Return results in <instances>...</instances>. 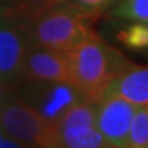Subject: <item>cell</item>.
Returning <instances> with one entry per match:
<instances>
[{
	"instance_id": "2",
	"label": "cell",
	"mask_w": 148,
	"mask_h": 148,
	"mask_svg": "<svg viewBox=\"0 0 148 148\" xmlns=\"http://www.w3.org/2000/svg\"><path fill=\"white\" fill-rule=\"evenodd\" d=\"M97 14L69 0L53 5L25 23L30 47L69 52L93 32L92 23Z\"/></svg>"
},
{
	"instance_id": "16",
	"label": "cell",
	"mask_w": 148,
	"mask_h": 148,
	"mask_svg": "<svg viewBox=\"0 0 148 148\" xmlns=\"http://www.w3.org/2000/svg\"><path fill=\"white\" fill-rule=\"evenodd\" d=\"M23 147L21 143H18L12 137L7 136L4 132H0V148H19Z\"/></svg>"
},
{
	"instance_id": "6",
	"label": "cell",
	"mask_w": 148,
	"mask_h": 148,
	"mask_svg": "<svg viewBox=\"0 0 148 148\" xmlns=\"http://www.w3.org/2000/svg\"><path fill=\"white\" fill-rule=\"evenodd\" d=\"M137 106L119 96H103L97 103L96 126L107 147H127L130 123Z\"/></svg>"
},
{
	"instance_id": "11",
	"label": "cell",
	"mask_w": 148,
	"mask_h": 148,
	"mask_svg": "<svg viewBox=\"0 0 148 148\" xmlns=\"http://www.w3.org/2000/svg\"><path fill=\"white\" fill-rule=\"evenodd\" d=\"M129 148H145L148 147V104L138 106L134 111L130 132L127 138Z\"/></svg>"
},
{
	"instance_id": "15",
	"label": "cell",
	"mask_w": 148,
	"mask_h": 148,
	"mask_svg": "<svg viewBox=\"0 0 148 148\" xmlns=\"http://www.w3.org/2000/svg\"><path fill=\"white\" fill-rule=\"evenodd\" d=\"M69 1H73V3L81 5V7H85L88 10L100 12L103 8H106L107 5L112 4L115 0H69Z\"/></svg>"
},
{
	"instance_id": "5",
	"label": "cell",
	"mask_w": 148,
	"mask_h": 148,
	"mask_svg": "<svg viewBox=\"0 0 148 148\" xmlns=\"http://www.w3.org/2000/svg\"><path fill=\"white\" fill-rule=\"evenodd\" d=\"M29 48L26 25L18 19L0 15V78L19 84Z\"/></svg>"
},
{
	"instance_id": "1",
	"label": "cell",
	"mask_w": 148,
	"mask_h": 148,
	"mask_svg": "<svg viewBox=\"0 0 148 148\" xmlns=\"http://www.w3.org/2000/svg\"><path fill=\"white\" fill-rule=\"evenodd\" d=\"M67 55L71 82L85 100L92 103H99L111 81L130 64L121 51L95 32L85 37Z\"/></svg>"
},
{
	"instance_id": "4",
	"label": "cell",
	"mask_w": 148,
	"mask_h": 148,
	"mask_svg": "<svg viewBox=\"0 0 148 148\" xmlns=\"http://www.w3.org/2000/svg\"><path fill=\"white\" fill-rule=\"evenodd\" d=\"M16 95L55 123L70 107L84 99L71 82L59 81H22L16 85Z\"/></svg>"
},
{
	"instance_id": "10",
	"label": "cell",
	"mask_w": 148,
	"mask_h": 148,
	"mask_svg": "<svg viewBox=\"0 0 148 148\" xmlns=\"http://www.w3.org/2000/svg\"><path fill=\"white\" fill-rule=\"evenodd\" d=\"M66 0H0V15L26 23L33 16Z\"/></svg>"
},
{
	"instance_id": "14",
	"label": "cell",
	"mask_w": 148,
	"mask_h": 148,
	"mask_svg": "<svg viewBox=\"0 0 148 148\" xmlns=\"http://www.w3.org/2000/svg\"><path fill=\"white\" fill-rule=\"evenodd\" d=\"M16 85L4 78H0V108L4 106L7 100L16 93Z\"/></svg>"
},
{
	"instance_id": "3",
	"label": "cell",
	"mask_w": 148,
	"mask_h": 148,
	"mask_svg": "<svg viewBox=\"0 0 148 148\" xmlns=\"http://www.w3.org/2000/svg\"><path fill=\"white\" fill-rule=\"evenodd\" d=\"M3 132L23 147H58V126L14 95L0 108Z\"/></svg>"
},
{
	"instance_id": "12",
	"label": "cell",
	"mask_w": 148,
	"mask_h": 148,
	"mask_svg": "<svg viewBox=\"0 0 148 148\" xmlns=\"http://www.w3.org/2000/svg\"><path fill=\"white\" fill-rule=\"evenodd\" d=\"M118 40L132 49L148 48V21H137L118 33Z\"/></svg>"
},
{
	"instance_id": "7",
	"label": "cell",
	"mask_w": 148,
	"mask_h": 148,
	"mask_svg": "<svg viewBox=\"0 0 148 148\" xmlns=\"http://www.w3.org/2000/svg\"><path fill=\"white\" fill-rule=\"evenodd\" d=\"M22 81L71 82L67 52L45 47H30L22 67L19 82Z\"/></svg>"
},
{
	"instance_id": "13",
	"label": "cell",
	"mask_w": 148,
	"mask_h": 148,
	"mask_svg": "<svg viewBox=\"0 0 148 148\" xmlns=\"http://www.w3.org/2000/svg\"><path fill=\"white\" fill-rule=\"evenodd\" d=\"M114 15L130 22L148 21V0H122Z\"/></svg>"
},
{
	"instance_id": "17",
	"label": "cell",
	"mask_w": 148,
	"mask_h": 148,
	"mask_svg": "<svg viewBox=\"0 0 148 148\" xmlns=\"http://www.w3.org/2000/svg\"><path fill=\"white\" fill-rule=\"evenodd\" d=\"M0 132H3V129H1V125H0Z\"/></svg>"
},
{
	"instance_id": "8",
	"label": "cell",
	"mask_w": 148,
	"mask_h": 148,
	"mask_svg": "<svg viewBox=\"0 0 148 148\" xmlns=\"http://www.w3.org/2000/svg\"><path fill=\"white\" fill-rule=\"evenodd\" d=\"M104 96H119L134 106L148 104V67L129 64L107 86Z\"/></svg>"
},
{
	"instance_id": "9",
	"label": "cell",
	"mask_w": 148,
	"mask_h": 148,
	"mask_svg": "<svg viewBox=\"0 0 148 148\" xmlns=\"http://www.w3.org/2000/svg\"><path fill=\"white\" fill-rule=\"evenodd\" d=\"M58 147L101 148L107 144L96 125H74L58 127Z\"/></svg>"
}]
</instances>
